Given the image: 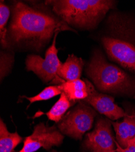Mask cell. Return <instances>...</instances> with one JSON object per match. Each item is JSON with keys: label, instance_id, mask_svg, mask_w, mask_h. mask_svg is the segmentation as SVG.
Listing matches in <instances>:
<instances>
[{"label": "cell", "instance_id": "cell-14", "mask_svg": "<svg viewBox=\"0 0 135 152\" xmlns=\"http://www.w3.org/2000/svg\"><path fill=\"white\" fill-rule=\"evenodd\" d=\"M71 101L64 93H62L57 102L51 108L45 115L49 120L58 123L62 119L66 112L71 105Z\"/></svg>", "mask_w": 135, "mask_h": 152}, {"label": "cell", "instance_id": "cell-20", "mask_svg": "<svg viewBox=\"0 0 135 152\" xmlns=\"http://www.w3.org/2000/svg\"></svg>", "mask_w": 135, "mask_h": 152}, {"label": "cell", "instance_id": "cell-6", "mask_svg": "<svg viewBox=\"0 0 135 152\" xmlns=\"http://www.w3.org/2000/svg\"><path fill=\"white\" fill-rule=\"evenodd\" d=\"M96 114L89 106L80 103L58 124V128L64 134L75 139H81L90 130Z\"/></svg>", "mask_w": 135, "mask_h": 152}, {"label": "cell", "instance_id": "cell-9", "mask_svg": "<svg viewBox=\"0 0 135 152\" xmlns=\"http://www.w3.org/2000/svg\"><path fill=\"white\" fill-rule=\"evenodd\" d=\"M85 80L89 87V96L84 100L85 103L90 105L95 110L105 115L110 120L115 121L125 116V111L115 103L113 97L98 93L89 80Z\"/></svg>", "mask_w": 135, "mask_h": 152}, {"label": "cell", "instance_id": "cell-4", "mask_svg": "<svg viewBox=\"0 0 135 152\" xmlns=\"http://www.w3.org/2000/svg\"><path fill=\"white\" fill-rule=\"evenodd\" d=\"M85 72L99 90L135 97V76L109 63L101 50L93 52Z\"/></svg>", "mask_w": 135, "mask_h": 152}, {"label": "cell", "instance_id": "cell-2", "mask_svg": "<svg viewBox=\"0 0 135 152\" xmlns=\"http://www.w3.org/2000/svg\"><path fill=\"white\" fill-rule=\"evenodd\" d=\"M101 43L108 58L135 73V18L120 12L110 14Z\"/></svg>", "mask_w": 135, "mask_h": 152}, {"label": "cell", "instance_id": "cell-10", "mask_svg": "<svg viewBox=\"0 0 135 152\" xmlns=\"http://www.w3.org/2000/svg\"><path fill=\"white\" fill-rule=\"evenodd\" d=\"M124 120L111 122L116 133L117 142L122 148H126L129 142L135 137V108H127Z\"/></svg>", "mask_w": 135, "mask_h": 152}, {"label": "cell", "instance_id": "cell-13", "mask_svg": "<svg viewBox=\"0 0 135 152\" xmlns=\"http://www.w3.org/2000/svg\"><path fill=\"white\" fill-rule=\"evenodd\" d=\"M22 141L17 132L10 133L2 119L0 121V152H13Z\"/></svg>", "mask_w": 135, "mask_h": 152}, {"label": "cell", "instance_id": "cell-18", "mask_svg": "<svg viewBox=\"0 0 135 152\" xmlns=\"http://www.w3.org/2000/svg\"><path fill=\"white\" fill-rule=\"evenodd\" d=\"M115 145L116 146V152H135V137L130 141L127 147L125 148L121 147L120 145L116 141Z\"/></svg>", "mask_w": 135, "mask_h": 152}, {"label": "cell", "instance_id": "cell-5", "mask_svg": "<svg viewBox=\"0 0 135 152\" xmlns=\"http://www.w3.org/2000/svg\"><path fill=\"white\" fill-rule=\"evenodd\" d=\"M58 33L56 32L54 35L52 44L46 51L44 58L40 56L32 54L28 56L26 60L27 71H33L45 82L52 81V83L56 85L65 82L58 77L59 70L63 64L58 58V50L56 48Z\"/></svg>", "mask_w": 135, "mask_h": 152}, {"label": "cell", "instance_id": "cell-3", "mask_svg": "<svg viewBox=\"0 0 135 152\" xmlns=\"http://www.w3.org/2000/svg\"><path fill=\"white\" fill-rule=\"evenodd\" d=\"M53 11L68 25L84 29H95L116 2L109 0L47 1Z\"/></svg>", "mask_w": 135, "mask_h": 152}, {"label": "cell", "instance_id": "cell-17", "mask_svg": "<svg viewBox=\"0 0 135 152\" xmlns=\"http://www.w3.org/2000/svg\"><path fill=\"white\" fill-rule=\"evenodd\" d=\"M14 62V57L12 55L1 53V80L9 72Z\"/></svg>", "mask_w": 135, "mask_h": 152}, {"label": "cell", "instance_id": "cell-12", "mask_svg": "<svg viewBox=\"0 0 135 152\" xmlns=\"http://www.w3.org/2000/svg\"><path fill=\"white\" fill-rule=\"evenodd\" d=\"M80 79L67 81L58 85L60 90L71 101L85 100L89 96V87L85 80Z\"/></svg>", "mask_w": 135, "mask_h": 152}, {"label": "cell", "instance_id": "cell-11", "mask_svg": "<svg viewBox=\"0 0 135 152\" xmlns=\"http://www.w3.org/2000/svg\"><path fill=\"white\" fill-rule=\"evenodd\" d=\"M84 65V62L81 58L73 54L69 55L59 70L58 77L65 82L79 79Z\"/></svg>", "mask_w": 135, "mask_h": 152}, {"label": "cell", "instance_id": "cell-19", "mask_svg": "<svg viewBox=\"0 0 135 152\" xmlns=\"http://www.w3.org/2000/svg\"><path fill=\"white\" fill-rule=\"evenodd\" d=\"M54 152H57V151H54Z\"/></svg>", "mask_w": 135, "mask_h": 152}, {"label": "cell", "instance_id": "cell-7", "mask_svg": "<svg viewBox=\"0 0 135 152\" xmlns=\"http://www.w3.org/2000/svg\"><path fill=\"white\" fill-rule=\"evenodd\" d=\"M64 138L55 126H47L44 123H40L35 126L32 134L24 139L19 152H35L41 148L48 150L53 146L60 145Z\"/></svg>", "mask_w": 135, "mask_h": 152}, {"label": "cell", "instance_id": "cell-8", "mask_svg": "<svg viewBox=\"0 0 135 152\" xmlns=\"http://www.w3.org/2000/svg\"><path fill=\"white\" fill-rule=\"evenodd\" d=\"M111 125L108 119H98L95 129L85 135V147L92 152H116Z\"/></svg>", "mask_w": 135, "mask_h": 152}, {"label": "cell", "instance_id": "cell-16", "mask_svg": "<svg viewBox=\"0 0 135 152\" xmlns=\"http://www.w3.org/2000/svg\"><path fill=\"white\" fill-rule=\"evenodd\" d=\"M61 94H62V91L60 90L58 85H55L49 86L45 88L41 93L33 97H28L26 96H23V97L28 100L30 102V104H32V103H34L35 102H39V101L51 99Z\"/></svg>", "mask_w": 135, "mask_h": 152}, {"label": "cell", "instance_id": "cell-15", "mask_svg": "<svg viewBox=\"0 0 135 152\" xmlns=\"http://www.w3.org/2000/svg\"><path fill=\"white\" fill-rule=\"evenodd\" d=\"M10 11L9 7L6 6L3 1H1L0 3V40L4 48H6L9 46L6 26L10 17Z\"/></svg>", "mask_w": 135, "mask_h": 152}, {"label": "cell", "instance_id": "cell-1", "mask_svg": "<svg viewBox=\"0 0 135 152\" xmlns=\"http://www.w3.org/2000/svg\"><path fill=\"white\" fill-rule=\"evenodd\" d=\"M75 32L64 21L44 7L18 2L12 7L9 38L17 45L39 49L49 42L56 32Z\"/></svg>", "mask_w": 135, "mask_h": 152}]
</instances>
